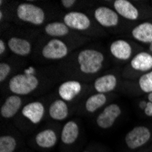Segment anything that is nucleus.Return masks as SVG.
<instances>
[{
    "mask_svg": "<svg viewBox=\"0 0 152 152\" xmlns=\"http://www.w3.org/2000/svg\"><path fill=\"white\" fill-rule=\"evenodd\" d=\"M106 64L105 54L96 48L79 50L74 58L75 70L80 76L94 77L101 72Z\"/></svg>",
    "mask_w": 152,
    "mask_h": 152,
    "instance_id": "1",
    "label": "nucleus"
},
{
    "mask_svg": "<svg viewBox=\"0 0 152 152\" xmlns=\"http://www.w3.org/2000/svg\"><path fill=\"white\" fill-rule=\"evenodd\" d=\"M33 67L25 70L23 73L13 76L8 82V88L18 96H27L36 91L40 86V79L35 74Z\"/></svg>",
    "mask_w": 152,
    "mask_h": 152,
    "instance_id": "2",
    "label": "nucleus"
},
{
    "mask_svg": "<svg viewBox=\"0 0 152 152\" xmlns=\"http://www.w3.org/2000/svg\"><path fill=\"white\" fill-rule=\"evenodd\" d=\"M152 70V54L148 51H140L127 64L122 76L129 80L139 79L144 74Z\"/></svg>",
    "mask_w": 152,
    "mask_h": 152,
    "instance_id": "3",
    "label": "nucleus"
},
{
    "mask_svg": "<svg viewBox=\"0 0 152 152\" xmlns=\"http://www.w3.org/2000/svg\"><path fill=\"white\" fill-rule=\"evenodd\" d=\"M152 140V128L146 125L136 126L124 137V145L129 151L136 152L148 145Z\"/></svg>",
    "mask_w": 152,
    "mask_h": 152,
    "instance_id": "4",
    "label": "nucleus"
},
{
    "mask_svg": "<svg viewBox=\"0 0 152 152\" xmlns=\"http://www.w3.org/2000/svg\"><path fill=\"white\" fill-rule=\"evenodd\" d=\"M112 8L123 19L129 21H137L152 16V11L149 9L143 10V8L129 0H115L112 2Z\"/></svg>",
    "mask_w": 152,
    "mask_h": 152,
    "instance_id": "5",
    "label": "nucleus"
},
{
    "mask_svg": "<svg viewBox=\"0 0 152 152\" xmlns=\"http://www.w3.org/2000/svg\"><path fill=\"white\" fill-rule=\"evenodd\" d=\"M140 51H143L141 48L127 39H117L109 45V52L111 56L120 62H129Z\"/></svg>",
    "mask_w": 152,
    "mask_h": 152,
    "instance_id": "6",
    "label": "nucleus"
},
{
    "mask_svg": "<svg viewBox=\"0 0 152 152\" xmlns=\"http://www.w3.org/2000/svg\"><path fill=\"white\" fill-rule=\"evenodd\" d=\"M17 17L24 23L34 26H41L46 21L45 10L35 4L21 3L18 6L16 10Z\"/></svg>",
    "mask_w": 152,
    "mask_h": 152,
    "instance_id": "7",
    "label": "nucleus"
},
{
    "mask_svg": "<svg viewBox=\"0 0 152 152\" xmlns=\"http://www.w3.org/2000/svg\"><path fill=\"white\" fill-rule=\"evenodd\" d=\"M63 22L71 30L83 33L94 32V28L96 27L95 22L89 18V16L80 11L67 12L63 17Z\"/></svg>",
    "mask_w": 152,
    "mask_h": 152,
    "instance_id": "8",
    "label": "nucleus"
},
{
    "mask_svg": "<svg viewBox=\"0 0 152 152\" xmlns=\"http://www.w3.org/2000/svg\"><path fill=\"white\" fill-rule=\"evenodd\" d=\"M69 47L65 41L58 38H50L42 47L40 55L47 60H61L69 55Z\"/></svg>",
    "mask_w": 152,
    "mask_h": 152,
    "instance_id": "9",
    "label": "nucleus"
},
{
    "mask_svg": "<svg viewBox=\"0 0 152 152\" xmlns=\"http://www.w3.org/2000/svg\"><path fill=\"white\" fill-rule=\"evenodd\" d=\"M93 18L101 27L113 29L121 23V17L112 8L106 6H100L94 9Z\"/></svg>",
    "mask_w": 152,
    "mask_h": 152,
    "instance_id": "10",
    "label": "nucleus"
},
{
    "mask_svg": "<svg viewBox=\"0 0 152 152\" xmlns=\"http://www.w3.org/2000/svg\"><path fill=\"white\" fill-rule=\"evenodd\" d=\"M122 114V108L117 103H111L103 108L96 118V125L99 129L107 130L112 128L117 119Z\"/></svg>",
    "mask_w": 152,
    "mask_h": 152,
    "instance_id": "11",
    "label": "nucleus"
},
{
    "mask_svg": "<svg viewBox=\"0 0 152 152\" xmlns=\"http://www.w3.org/2000/svg\"><path fill=\"white\" fill-rule=\"evenodd\" d=\"M60 136L56 129L48 128L38 131L33 137V145L39 149H51L58 143Z\"/></svg>",
    "mask_w": 152,
    "mask_h": 152,
    "instance_id": "12",
    "label": "nucleus"
},
{
    "mask_svg": "<svg viewBox=\"0 0 152 152\" xmlns=\"http://www.w3.org/2000/svg\"><path fill=\"white\" fill-rule=\"evenodd\" d=\"M84 86L79 80L69 79L64 81L58 87V94L59 98L66 102H71L82 93Z\"/></svg>",
    "mask_w": 152,
    "mask_h": 152,
    "instance_id": "13",
    "label": "nucleus"
},
{
    "mask_svg": "<svg viewBox=\"0 0 152 152\" xmlns=\"http://www.w3.org/2000/svg\"><path fill=\"white\" fill-rule=\"evenodd\" d=\"M60 142L66 148L74 146L80 136V126L76 120L66 121L60 131Z\"/></svg>",
    "mask_w": 152,
    "mask_h": 152,
    "instance_id": "14",
    "label": "nucleus"
},
{
    "mask_svg": "<svg viewBox=\"0 0 152 152\" xmlns=\"http://www.w3.org/2000/svg\"><path fill=\"white\" fill-rule=\"evenodd\" d=\"M45 106L40 101H33L25 105L22 107L21 114L31 125H38L43 120L45 116Z\"/></svg>",
    "mask_w": 152,
    "mask_h": 152,
    "instance_id": "15",
    "label": "nucleus"
},
{
    "mask_svg": "<svg viewBox=\"0 0 152 152\" xmlns=\"http://www.w3.org/2000/svg\"><path fill=\"white\" fill-rule=\"evenodd\" d=\"M131 37L140 44L148 46L152 44V19L136 25L131 30Z\"/></svg>",
    "mask_w": 152,
    "mask_h": 152,
    "instance_id": "16",
    "label": "nucleus"
},
{
    "mask_svg": "<svg viewBox=\"0 0 152 152\" xmlns=\"http://www.w3.org/2000/svg\"><path fill=\"white\" fill-rule=\"evenodd\" d=\"M118 83L117 75L108 73L96 77L93 83V88L96 93L108 94L116 89Z\"/></svg>",
    "mask_w": 152,
    "mask_h": 152,
    "instance_id": "17",
    "label": "nucleus"
},
{
    "mask_svg": "<svg viewBox=\"0 0 152 152\" xmlns=\"http://www.w3.org/2000/svg\"><path fill=\"white\" fill-rule=\"evenodd\" d=\"M22 104L23 100L20 96L15 94L10 95L6 99V100L1 106V109H0L1 117L5 119L14 118L22 107Z\"/></svg>",
    "mask_w": 152,
    "mask_h": 152,
    "instance_id": "18",
    "label": "nucleus"
},
{
    "mask_svg": "<svg viewBox=\"0 0 152 152\" xmlns=\"http://www.w3.org/2000/svg\"><path fill=\"white\" fill-rule=\"evenodd\" d=\"M7 44L9 50L18 56L27 57L31 54L32 45L27 39L18 37H12L8 39Z\"/></svg>",
    "mask_w": 152,
    "mask_h": 152,
    "instance_id": "19",
    "label": "nucleus"
},
{
    "mask_svg": "<svg viewBox=\"0 0 152 152\" xmlns=\"http://www.w3.org/2000/svg\"><path fill=\"white\" fill-rule=\"evenodd\" d=\"M49 117L56 121H63L65 120L68 115H69V107H68L67 102L64 101L61 99L54 100L48 108Z\"/></svg>",
    "mask_w": 152,
    "mask_h": 152,
    "instance_id": "20",
    "label": "nucleus"
},
{
    "mask_svg": "<svg viewBox=\"0 0 152 152\" xmlns=\"http://www.w3.org/2000/svg\"><path fill=\"white\" fill-rule=\"evenodd\" d=\"M73 30H71L63 21L50 22L45 26L44 32L47 36L51 38H61L70 35Z\"/></svg>",
    "mask_w": 152,
    "mask_h": 152,
    "instance_id": "21",
    "label": "nucleus"
},
{
    "mask_svg": "<svg viewBox=\"0 0 152 152\" xmlns=\"http://www.w3.org/2000/svg\"><path fill=\"white\" fill-rule=\"evenodd\" d=\"M107 94L102 93H95L91 95L89 98L85 102V109L88 113H95L96 110H99L107 101Z\"/></svg>",
    "mask_w": 152,
    "mask_h": 152,
    "instance_id": "22",
    "label": "nucleus"
},
{
    "mask_svg": "<svg viewBox=\"0 0 152 152\" xmlns=\"http://www.w3.org/2000/svg\"><path fill=\"white\" fill-rule=\"evenodd\" d=\"M19 147L18 139L11 133H5L0 137V152H16Z\"/></svg>",
    "mask_w": 152,
    "mask_h": 152,
    "instance_id": "23",
    "label": "nucleus"
},
{
    "mask_svg": "<svg viewBox=\"0 0 152 152\" xmlns=\"http://www.w3.org/2000/svg\"><path fill=\"white\" fill-rule=\"evenodd\" d=\"M137 80V88L141 93L147 95L152 93V70L144 74Z\"/></svg>",
    "mask_w": 152,
    "mask_h": 152,
    "instance_id": "24",
    "label": "nucleus"
},
{
    "mask_svg": "<svg viewBox=\"0 0 152 152\" xmlns=\"http://www.w3.org/2000/svg\"><path fill=\"white\" fill-rule=\"evenodd\" d=\"M12 71V66L7 62H1L0 64V82L3 83L8 77Z\"/></svg>",
    "mask_w": 152,
    "mask_h": 152,
    "instance_id": "25",
    "label": "nucleus"
},
{
    "mask_svg": "<svg viewBox=\"0 0 152 152\" xmlns=\"http://www.w3.org/2000/svg\"><path fill=\"white\" fill-rule=\"evenodd\" d=\"M139 107L145 116L152 118V103L148 99H140L139 102Z\"/></svg>",
    "mask_w": 152,
    "mask_h": 152,
    "instance_id": "26",
    "label": "nucleus"
},
{
    "mask_svg": "<svg viewBox=\"0 0 152 152\" xmlns=\"http://www.w3.org/2000/svg\"><path fill=\"white\" fill-rule=\"evenodd\" d=\"M60 3H61L62 7L64 8L70 9L77 4V1H76V0H62Z\"/></svg>",
    "mask_w": 152,
    "mask_h": 152,
    "instance_id": "27",
    "label": "nucleus"
},
{
    "mask_svg": "<svg viewBox=\"0 0 152 152\" xmlns=\"http://www.w3.org/2000/svg\"><path fill=\"white\" fill-rule=\"evenodd\" d=\"M7 48H8L7 44H6V42L3 39H0V55L4 56L5 54H7Z\"/></svg>",
    "mask_w": 152,
    "mask_h": 152,
    "instance_id": "28",
    "label": "nucleus"
},
{
    "mask_svg": "<svg viewBox=\"0 0 152 152\" xmlns=\"http://www.w3.org/2000/svg\"><path fill=\"white\" fill-rule=\"evenodd\" d=\"M136 152H152V147H151V145H149V146H148L146 148H143L137 150Z\"/></svg>",
    "mask_w": 152,
    "mask_h": 152,
    "instance_id": "29",
    "label": "nucleus"
},
{
    "mask_svg": "<svg viewBox=\"0 0 152 152\" xmlns=\"http://www.w3.org/2000/svg\"><path fill=\"white\" fill-rule=\"evenodd\" d=\"M146 99H148V101H150V102L152 103V93H149V94H148V95H147Z\"/></svg>",
    "mask_w": 152,
    "mask_h": 152,
    "instance_id": "30",
    "label": "nucleus"
},
{
    "mask_svg": "<svg viewBox=\"0 0 152 152\" xmlns=\"http://www.w3.org/2000/svg\"><path fill=\"white\" fill-rule=\"evenodd\" d=\"M3 19H4V15H3V10L1 9L0 10V20L3 21Z\"/></svg>",
    "mask_w": 152,
    "mask_h": 152,
    "instance_id": "31",
    "label": "nucleus"
},
{
    "mask_svg": "<svg viewBox=\"0 0 152 152\" xmlns=\"http://www.w3.org/2000/svg\"><path fill=\"white\" fill-rule=\"evenodd\" d=\"M148 52H150V53L152 54V44H150V45L148 46Z\"/></svg>",
    "mask_w": 152,
    "mask_h": 152,
    "instance_id": "32",
    "label": "nucleus"
},
{
    "mask_svg": "<svg viewBox=\"0 0 152 152\" xmlns=\"http://www.w3.org/2000/svg\"><path fill=\"white\" fill-rule=\"evenodd\" d=\"M82 152H91V151H89V150H84V151H82Z\"/></svg>",
    "mask_w": 152,
    "mask_h": 152,
    "instance_id": "33",
    "label": "nucleus"
},
{
    "mask_svg": "<svg viewBox=\"0 0 152 152\" xmlns=\"http://www.w3.org/2000/svg\"><path fill=\"white\" fill-rule=\"evenodd\" d=\"M151 147H152V143H151Z\"/></svg>",
    "mask_w": 152,
    "mask_h": 152,
    "instance_id": "34",
    "label": "nucleus"
}]
</instances>
